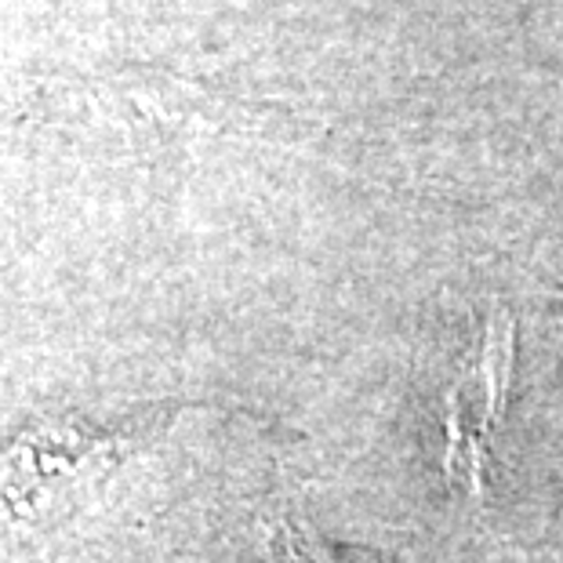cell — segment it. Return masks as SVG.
Listing matches in <instances>:
<instances>
[{
	"instance_id": "6da1fadb",
	"label": "cell",
	"mask_w": 563,
	"mask_h": 563,
	"mask_svg": "<svg viewBox=\"0 0 563 563\" xmlns=\"http://www.w3.org/2000/svg\"><path fill=\"white\" fill-rule=\"evenodd\" d=\"M512 356H517V328L509 313H495L473 350L470 364L451 386L448 397V451H443V473L454 487L470 498L484 495V459L490 433L506 411Z\"/></svg>"
},
{
	"instance_id": "7a4b0ae2",
	"label": "cell",
	"mask_w": 563,
	"mask_h": 563,
	"mask_svg": "<svg viewBox=\"0 0 563 563\" xmlns=\"http://www.w3.org/2000/svg\"><path fill=\"white\" fill-rule=\"evenodd\" d=\"M269 563H378V560L320 542L306 523H277L269 534Z\"/></svg>"
}]
</instances>
